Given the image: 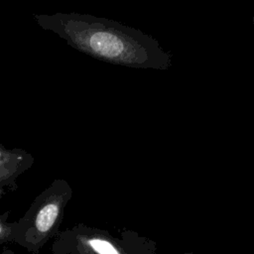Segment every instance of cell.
Returning a JSON list of instances; mask_svg holds the SVG:
<instances>
[{
  "label": "cell",
  "mask_w": 254,
  "mask_h": 254,
  "mask_svg": "<svg viewBox=\"0 0 254 254\" xmlns=\"http://www.w3.org/2000/svg\"><path fill=\"white\" fill-rule=\"evenodd\" d=\"M38 25L93 59L128 67L166 70L172 54L152 36L120 22L79 13L35 14Z\"/></svg>",
  "instance_id": "cell-1"
},
{
  "label": "cell",
  "mask_w": 254,
  "mask_h": 254,
  "mask_svg": "<svg viewBox=\"0 0 254 254\" xmlns=\"http://www.w3.org/2000/svg\"><path fill=\"white\" fill-rule=\"evenodd\" d=\"M72 196V189L64 179L54 180L30 204L24 215L14 221L13 243L31 254H38L43 246L60 233L64 209Z\"/></svg>",
  "instance_id": "cell-2"
},
{
  "label": "cell",
  "mask_w": 254,
  "mask_h": 254,
  "mask_svg": "<svg viewBox=\"0 0 254 254\" xmlns=\"http://www.w3.org/2000/svg\"><path fill=\"white\" fill-rule=\"evenodd\" d=\"M150 243L132 230L119 236L106 229L76 223L53 239L52 254H151Z\"/></svg>",
  "instance_id": "cell-3"
},
{
  "label": "cell",
  "mask_w": 254,
  "mask_h": 254,
  "mask_svg": "<svg viewBox=\"0 0 254 254\" xmlns=\"http://www.w3.org/2000/svg\"><path fill=\"white\" fill-rule=\"evenodd\" d=\"M35 163L32 154L24 149H7L0 144V197L17 190L16 179Z\"/></svg>",
  "instance_id": "cell-4"
},
{
  "label": "cell",
  "mask_w": 254,
  "mask_h": 254,
  "mask_svg": "<svg viewBox=\"0 0 254 254\" xmlns=\"http://www.w3.org/2000/svg\"><path fill=\"white\" fill-rule=\"evenodd\" d=\"M11 210H7L3 213H0V246L5 243L13 242L12 229L14 225L13 222H8V218Z\"/></svg>",
  "instance_id": "cell-5"
},
{
  "label": "cell",
  "mask_w": 254,
  "mask_h": 254,
  "mask_svg": "<svg viewBox=\"0 0 254 254\" xmlns=\"http://www.w3.org/2000/svg\"><path fill=\"white\" fill-rule=\"evenodd\" d=\"M0 254H16L12 249H10V248H8V247H5L3 250H2V252L0 253Z\"/></svg>",
  "instance_id": "cell-6"
},
{
  "label": "cell",
  "mask_w": 254,
  "mask_h": 254,
  "mask_svg": "<svg viewBox=\"0 0 254 254\" xmlns=\"http://www.w3.org/2000/svg\"><path fill=\"white\" fill-rule=\"evenodd\" d=\"M253 25H254V15H253Z\"/></svg>",
  "instance_id": "cell-7"
}]
</instances>
